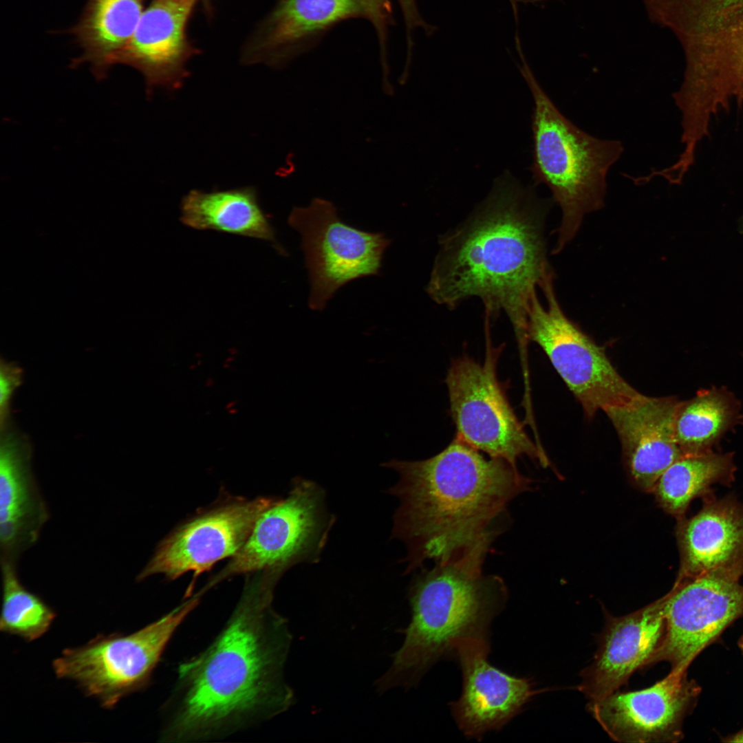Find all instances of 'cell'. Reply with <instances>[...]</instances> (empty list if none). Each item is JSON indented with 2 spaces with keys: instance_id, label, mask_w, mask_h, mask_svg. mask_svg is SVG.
I'll return each mask as SVG.
<instances>
[{
  "instance_id": "cell-33",
  "label": "cell",
  "mask_w": 743,
  "mask_h": 743,
  "mask_svg": "<svg viewBox=\"0 0 743 743\" xmlns=\"http://www.w3.org/2000/svg\"><path fill=\"white\" fill-rule=\"evenodd\" d=\"M742 221H743V219H742Z\"/></svg>"
},
{
  "instance_id": "cell-1",
  "label": "cell",
  "mask_w": 743,
  "mask_h": 743,
  "mask_svg": "<svg viewBox=\"0 0 743 743\" xmlns=\"http://www.w3.org/2000/svg\"><path fill=\"white\" fill-rule=\"evenodd\" d=\"M280 577H248L225 626L211 645L179 665L163 705L160 741L222 737L288 710L294 694L284 678L292 636L272 607Z\"/></svg>"
},
{
  "instance_id": "cell-31",
  "label": "cell",
  "mask_w": 743,
  "mask_h": 743,
  "mask_svg": "<svg viewBox=\"0 0 743 743\" xmlns=\"http://www.w3.org/2000/svg\"><path fill=\"white\" fill-rule=\"evenodd\" d=\"M199 1L200 3H202V5H204L203 6L204 7V8L206 10L207 12H211V3H210V0H199Z\"/></svg>"
},
{
  "instance_id": "cell-8",
  "label": "cell",
  "mask_w": 743,
  "mask_h": 743,
  "mask_svg": "<svg viewBox=\"0 0 743 743\" xmlns=\"http://www.w3.org/2000/svg\"><path fill=\"white\" fill-rule=\"evenodd\" d=\"M486 339L484 361L469 356L453 360L446 377L450 412L456 435L467 444L492 458L516 466L524 456L546 466L543 450L533 442L513 411L499 380L497 365L502 347H493Z\"/></svg>"
},
{
  "instance_id": "cell-25",
  "label": "cell",
  "mask_w": 743,
  "mask_h": 743,
  "mask_svg": "<svg viewBox=\"0 0 743 743\" xmlns=\"http://www.w3.org/2000/svg\"><path fill=\"white\" fill-rule=\"evenodd\" d=\"M737 402L725 390L701 391L681 401L674 421V434L684 455L711 451L713 445L737 418Z\"/></svg>"
},
{
  "instance_id": "cell-29",
  "label": "cell",
  "mask_w": 743,
  "mask_h": 743,
  "mask_svg": "<svg viewBox=\"0 0 743 743\" xmlns=\"http://www.w3.org/2000/svg\"><path fill=\"white\" fill-rule=\"evenodd\" d=\"M707 1L731 10L743 12V0H707Z\"/></svg>"
},
{
  "instance_id": "cell-20",
  "label": "cell",
  "mask_w": 743,
  "mask_h": 743,
  "mask_svg": "<svg viewBox=\"0 0 743 743\" xmlns=\"http://www.w3.org/2000/svg\"><path fill=\"white\" fill-rule=\"evenodd\" d=\"M1 433V563L17 566L21 554L38 541L50 514L32 472L29 441L14 431Z\"/></svg>"
},
{
  "instance_id": "cell-14",
  "label": "cell",
  "mask_w": 743,
  "mask_h": 743,
  "mask_svg": "<svg viewBox=\"0 0 743 743\" xmlns=\"http://www.w3.org/2000/svg\"><path fill=\"white\" fill-rule=\"evenodd\" d=\"M701 690L687 671H669L647 688L616 691L590 701L588 710L616 742L676 743L684 737V720L694 710Z\"/></svg>"
},
{
  "instance_id": "cell-5",
  "label": "cell",
  "mask_w": 743,
  "mask_h": 743,
  "mask_svg": "<svg viewBox=\"0 0 743 743\" xmlns=\"http://www.w3.org/2000/svg\"><path fill=\"white\" fill-rule=\"evenodd\" d=\"M515 48L534 102L530 170L535 184H545L561 211L556 254L575 236L586 214L604 206L607 173L624 147L620 140L594 137L566 118L537 80L521 43Z\"/></svg>"
},
{
  "instance_id": "cell-2",
  "label": "cell",
  "mask_w": 743,
  "mask_h": 743,
  "mask_svg": "<svg viewBox=\"0 0 743 743\" xmlns=\"http://www.w3.org/2000/svg\"><path fill=\"white\" fill-rule=\"evenodd\" d=\"M551 204L506 172L472 214L441 237L427 286L429 297L448 308L477 297L488 319L505 312L522 356L530 301L553 275L543 231Z\"/></svg>"
},
{
  "instance_id": "cell-15",
  "label": "cell",
  "mask_w": 743,
  "mask_h": 743,
  "mask_svg": "<svg viewBox=\"0 0 743 743\" xmlns=\"http://www.w3.org/2000/svg\"><path fill=\"white\" fill-rule=\"evenodd\" d=\"M462 673L460 698L451 704L457 726L467 737L480 740L488 731H499L518 715L540 691L528 678L511 676L488 663V638L454 641Z\"/></svg>"
},
{
  "instance_id": "cell-12",
  "label": "cell",
  "mask_w": 743,
  "mask_h": 743,
  "mask_svg": "<svg viewBox=\"0 0 743 743\" xmlns=\"http://www.w3.org/2000/svg\"><path fill=\"white\" fill-rule=\"evenodd\" d=\"M301 235L311 292L310 308L322 310L337 290L354 279L378 275L391 240L384 233L345 224L334 204L321 198L294 207L288 219Z\"/></svg>"
},
{
  "instance_id": "cell-13",
  "label": "cell",
  "mask_w": 743,
  "mask_h": 743,
  "mask_svg": "<svg viewBox=\"0 0 743 743\" xmlns=\"http://www.w3.org/2000/svg\"><path fill=\"white\" fill-rule=\"evenodd\" d=\"M277 499L257 497L222 503L181 524L158 545L136 577L154 574L174 580L193 572L194 578L217 562L233 557L244 544L259 516Z\"/></svg>"
},
{
  "instance_id": "cell-11",
  "label": "cell",
  "mask_w": 743,
  "mask_h": 743,
  "mask_svg": "<svg viewBox=\"0 0 743 743\" xmlns=\"http://www.w3.org/2000/svg\"><path fill=\"white\" fill-rule=\"evenodd\" d=\"M743 563L676 581L663 596L665 634L650 666L665 661L671 672L691 663L743 617Z\"/></svg>"
},
{
  "instance_id": "cell-21",
  "label": "cell",
  "mask_w": 743,
  "mask_h": 743,
  "mask_svg": "<svg viewBox=\"0 0 743 743\" xmlns=\"http://www.w3.org/2000/svg\"><path fill=\"white\" fill-rule=\"evenodd\" d=\"M703 499L697 514L678 519L680 564L676 581L743 563V504L732 495Z\"/></svg>"
},
{
  "instance_id": "cell-30",
  "label": "cell",
  "mask_w": 743,
  "mask_h": 743,
  "mask_svg": "<svg viewBox=\"0 0 743 743\" xmlns=\"http://www.w3.org/2000/svg\"><path fill=\"white\" fill-rule=\"evenodd\" d=\"M722 741L724 742H743V729L734 734L723 737Z\"/></svg>"
},
{
  "instance_id": "cell-24",
  "label": "cell",
  "mask_w": 743,
  "mask_h": 743,
  "mask_svg": "<svg viewBox=\"0 0 743 743\" xmlns=\"http://www.w3.org/2000/svg\"><path fill=\"white\" fill-rule=\"evenodd\" d=\"M735 471L731 453L711 451L684 455L661 475L652 493L660 506L678 519L684 517L693 499L712 495L713 484H730Z\"/></svg>"
},
{
  "instance_id": "cell-32",
  "label": "cell",
  "mask_w": 743,
  "mask_h": 743,
  "mask_svg": "<svg viewBox=\"0 0 743 743\" xmlns=\"http://www.w3.org/2000/svg\"><path fill=\"white\" fill-rule=\"evenodd\" d=\"M738 646L743 654V634L738 640Z\"/></svg>"
},
{
  "instance_id": "cell-7",
  "label": "cell",
  "mask_w": 743,
  "mask_h": 743,
  "mask_svg": "<svg viewBox=\"0 0 743 743\" xmlns=\"http://www.w3.org/2000/svg\"><path fill=\"white\" fill-rule=\"evenodd\" d=\"M546 305L535 294L527 315L528 341L537 343L591 419L598 411L627 406L643 394L618 372L605 348L566 316L553 287V276L541 286Z\"/></svg>"
},
{
  "instance_id": "cell-28",
  "label": "cell",
  "mask_w": 743,
  "mask_h": 743,
  "mask_svg": "<svg viewBox=\"0 0 743 743\" xmlns=\"http://www.w3.org/2000/svg\"><path fill=\"white\" fill-rule=\"evenodd\" d=\"M22 369L17 365L1 359L0 364V427L1 432L8 428L11 398L22 383Z\"/></svg>"
},
{
  "instance_id": "cell-18",
  "label": "cell",
  "mask_w": 743,
  "mask_h": 743,
  "mask_svg": "<svg viewBox=\"0 0 743 743\" xmlns=\"http://www.w3.org/2000/svg\"><path fill=\"white\" fill-rule=\"evenodd\" d=\"M367 19L360 0H279L246 43L241 61L281 67L308 52L331 28Z\"/></svg>"
},
{
  "instance_id": "cell-16",
  "label": "cell",
  "mask_w": 743,
  "mask_h": 743,
  "mask_svg": "<svg viewBox=\"0 0 743 743\" xmlns=\"http://www.w3.org/2000/svg\"><path fill=\"white\" fill-rule=\"evenodd\" d=\"M665 634L662 598L624 616L607 614L594 658L581 673L579 691L590 701L616 691L636 670L650 666Z\"/></svg>"
},
{
  "instance_id": "cell-23",
  "label": "cell",
  "mask_w": 743,
  "mask_h": 743,
  "mask_svg": "<svg viewBox=\"0 0 743 743\" xmlns=\"http://www.w3.org/2000/svg\"><path fill=\"white\" fill-rule=\"evenodd\" d=\"M144 0H87L73 28L83 53L76 63H89L103 77L116 54L133 35L144 12Z\"/></svg>"
},
{
  "instance_id": "cell-17",
  "label": "cell",
  "mask_w": 743,
  "mask_h": 743,
  "mask_svg": "<svg viewBox=\"0 0 743 743\" xmlns=\"http://www.w3.org/2000/svg\"><path fill=\"white\" fill-rule=\"evenodd\" d=\"M199 0H153L144 10L114 65L125 64L144 76L148 92L155 87L180 88L189 76L187 62L195 54L187 27Z\"/></svg>"
},
{
  "instance_id": "cell-19",
  "label": "cell",
  "mask_w": 743,
  "mask_h": 743,
  "mask_svg": "<svg viewBox=\"0 0 743 743\" xmlns=\"http://www.w3.org/2000/svg\"><path fill=\"white\" fill-rule=\"evenodd\" d=\"M680 402L673 396L643 394L605 413L619 438L628 475L640 490L652 493L665 470L684 456L674 434Z\"/></svg>"
},
{
  "instance_id": "cell-10",
  "label": "cell",
  "mask_w": 743,
  "mask_h": 743,
  "mask_svg": "<svg viewBox=\"0 0 743 743\" xmlns=\"http://www.w3.org/2000/svg\"><path fill=\"white\" fill-rule=\"evenodd\" d=\"M324 497L319 485L295 479L288 495L259 516L244 544L208 586L240 574H281L295 563L318 561L332 524Z\"/></svg>"
},
{
  "instance_id": "cell-4",
  "label": "cell",
  "mask_w": 743,
  "mask_h": 743,
  "mask_svg": "<svg viewBox=\"0 0 743 743\" xmlns=\"http://www.w3.org/2000/svg\"><path fill=\"white\" fill-rule=\"evenodd\" d=\"M494 537L435 563L411 586V620L389 668L376 682L377 691L411 688L440 658L453 653L454 641L488 638L490 623L504 607L503 580L484 575L482 567Z\"/></svg>"
},
{
  "instance_id": "cell-3",
  "label": "cell",
  "mask_w": 743,
  "mask_h": 743,
  "mask_svg": "<svg viewBox=\"0 0 743 743\" xmlns=\"http://www.w3.org/2000/svg\"><path fill=\"white\" fill-rule=\"evenodd\" d=\"M382 466L399 475L389 489L400 501L392 533L407 546L408 572L495 536L493 524L532 482L516 466L487 458L457 437L430 458Z\"/></svg>"
},
{
  "instance_id": "cell-26",
  "label": "cell",
  "mask_w": 743,
  "mask_h": 743,
  "mask_svg": "<svg viewBox=\"0 0 743 743\" xmlns=\"http://www.w3.org/2000/svg\"><path fill=\"white\" fill-rule=\"evenodd\" d=\"M3 597L0 617L1 632L28 642L44 635L56 614L39 596L20 581L15 566L1 563Z\"/></svg>"
},
{
  "instance_id": "cell-27",
  "label": "cell",
  "mask_w": 743,
  "mask_h": 743,
  "mask_svg": "<svg viewBox=\"0 0 743 743\" xmlns=\"http://www.w3.org/2000/svg\"><path fill=\"white\" fill-rule=\"evenodd\" d=\"M364 6L367 19L374 25L378 36L381 61H387V30L391 23L390 0H360ZM402 10L407 30V60L406 65L409 66L413 43V32L417 28H421L427 36H431L437 30L433 25L429 24L422 17L418 10L416 0H397Z\"/></svg>"
},
{
  "instance_id": "cell-6",
  "label": "cell",
  "mask_w": 743,
  "mask_h": 743,
  "mask_svg": "<svg viewBox=\"0 0 743 743\" xmlns=\"http://www.w3.org/2000/svg\"><path fill=\"white\" fill-rule=\"evenodd\" d=\"M193 596L157 621L130 634H98L64 649L52 664L57 678L75 682L105 709L146 688L174 632L198 605Z\"/></svg>"
},
{
  "instance_id": "cell-9",
  "label": "cell",
  "mask_w": 743,
  "mask_h": 743,
  "mask_svg": "<svg viewBox=\"0 0 743 743\" xmlns=\"http://www.w3.org/2000/svg\"><path fill=\"white\" fill-rule=\"evenodd\" d=\"M680 44L685 69L672 97L681 114L679 159L690 164L699 144L709 136L713 119L732 104L743 105V21Z\"/></svg>"
},
{
  "instance_id": "cell-22",
  "label": "cell",
  "mask_w": 743,
  "mask_h": 743,
  "mask_svg": "<svg viewBox=\"0 0 743 743\" xmlns=\"http://www.w3.org/2000/svg\"><path fill=\"white\" fill-rule=\"evenodd\" d=\"M180 221L186 226L271 241L281 254L274 230L263 213L255 189L244 187L204 192L192 190L182 200Z\"/></svg>"
}]
</instances>
